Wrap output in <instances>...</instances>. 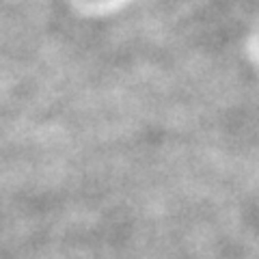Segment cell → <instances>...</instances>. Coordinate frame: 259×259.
I'll return each instance as SVG.
<instances>
[]
</instances>
